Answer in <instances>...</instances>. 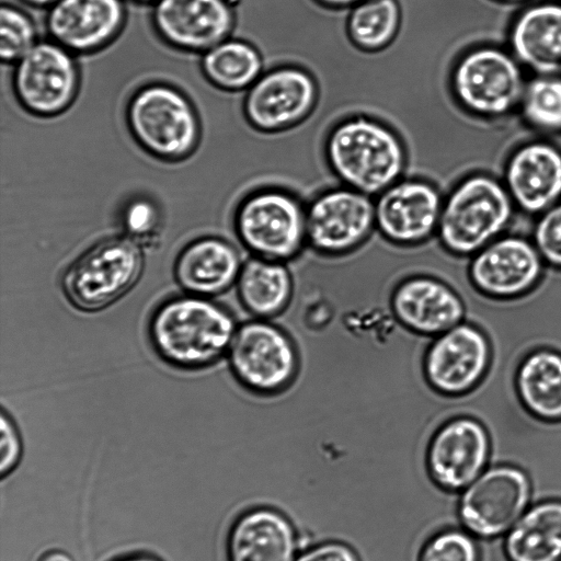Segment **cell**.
I'll list each match as a JSON object with an SVG mask.
<instances>
[{
    "label": "cell",
    "instance_id": "34",
    "mask_svg": "<svg viewBox=\"0 0 561 561\" xmlns=\"http://www.w3.org/2000/svg\"><path fill=\"white\" fill-rule=\"evenodd\" d=\"M0 421V472L1 476L4 477L9 474L20 461L22 440L13 420L4 410L1 411Z\"/></svg>",
    "mask_w": 561,
    "mask_h": 561
},
{
    "label": "cell",
    "instance_id": "19",
    "mask_svg": "<svg viewBox=\"0 0 561 561\" xmlns=\"http://www.w3.org/2000/svg\"><path fill=\"white\" fill-rule=\"evenodd\" d=\"M503 183L516 209L537 217L561 199V150L543 140L518 146L506 160Z\"/></svg>",
    "mask_w": 561,
    "mask_h": 561
},
{
    "label": "cell",
    "instance_id": "41",
    "mask_svg": "<svg viewBox=\"0 0 561 561\" xmlns=\"http://www.w3.org/2000/svg\"><path fill=\"white\" fill-rule=\"evenodd\" d=\"M137 3H154L157 0H130Z\"/></svg>",
    "mask_w": 561,
    "mask_h": 561
},
{
    "label": "cell",
    "instance_id": "30",
    "mask_svg": "<svg viewBox=\"0 0 561 561\" xmlns=\"http://www.w3.org/2000/svg\"><path fill=\"white\" fill-rule=\"evenodd\" d=\"M417 561H480L478 538L463 527L437 530L423 543Z\"/></svg>",
    "mask_w": 561,
    "mask_h": 561
},
{
    "label": "cell",
    "instance_id": "10",
    "mask_svg": "<svg viewBox=\"0 0 561 561\" xmlns=\"http://www.w3.org/2000/svg\"><path fill=\"white\" fill-rule=\"evenodd\" d=\"M320 98L316 77L298 65L266 69L244 92L243 115L254 130L277 134L293 129L316 111Z\"/></svg>",
    "mask_w": 561,
    "mask_h": 561
},
{
    "label": "cell",
    "instance_id": "18",
    "mask_svg": "<svg viewBox=\"0 0 561 561\" xmlns=\"http://www.w3.org/2000/svg\"><path fill=\"white\" fill-rule=\"evenodd\" d=\"M390 307L409 331L434 337L466 320V305L444 279L416 274L401 279L392 289Z\"/></svg>",
    "mask_w": 561,
    "mask_h": 561
},
{
    "label": "cell",
    "instance_id": "21",
    "mask_svg": "<svg viewBox=\"0 0 561 561\" xmlns=\"http://www.w3.org/2000/svg\"><path fill=\"white\" fill-rule=\"evenodd\" d=\"M299 550L300 538L294 523L270 506L244 511L227 535V561H296Z\"/></svg>",
    "mask_w": 561,
    "mask_h": 561
},
{
    "label": "cell",
    "instance_id": "39",
    "mask_svg": "<svg viewBox=\"0 0 561 561\" xmlns=\"http://www.w3.org/2000/svg\"><path fill=\"white\" fill-rule=\"evenodd\" d=\"M117 561H160V560H158L153 557H149V556L136 554V556H130V557L119 559Z\"/></svg>",
    "mask_w": 561,
    "mask_h": 561
},
{
    "label": "cell",
    "instance_id": "8",
    "mask_svg": "<svg viewBox=\"0 0 561 561\" xmlns=\"http://www.w3.org/2000/svg\"><path fill=\"white\" fill-rule=\"evenodd\" d=\"M127 123L138 144L162 159H181L199 137L196 112L173 87L154 83L138 90L127 106Z\"/></svg>",
    "mask_w": 561,
    "mask_h": 561
},
{
    "label": "cell",
    "instance_id": "23",
    "mask_svg": "<svg viewBox=\"0 0 561 561\" xmlns=\"http://www.w3.org/2000/svg\"><path fill=\"white\" fill-rule=\"evenodd\" d=\"M242 265L240 252L230 241L202 237L179 252L173 273L187 294L210 298L237 283Z\"/></svg>",
    "mask_w": 561,
    "mask_h": 561
},
{
    "label": "cell",
    "instance_id": "11",
    "mask_svg": "<svg viewBox=\"0 0 561 561\" xmlns=\"http://www.w3.org/2000/svg\"><path fill=\"white\" fill-rule=\"evenodd\" d=\"M531 504L527 473L511 465L489 466L461 491V526L478 538L504 536Z\"/></svg>",
    "mask_w": 561,
    "mask_h": 561
},
{
    "label": "cell",
    "instance_id": "40",
    "mask_svg": "<svg viewBox=\"0 0 561 561\" xmlns=\"http://www.w3.org/2000/svg\"><path fill=\"white\" fill-rule=\"evenodd\" d=\"M494 1H496V2H499V3H511V4H512V3H520V2H525V1H527V0H494Z\"/></svg>",
    "mask_w": 561,
    "mask_h": 561
},
{
    "label": "cell",
    "instance_id": "27",
    "mask_svg": "<svg viewBox=\"0 0 561 561\" xmlns=\"http://www.w3.org/2000/svg\"><path fill=\"white\" fill-rule=\"evenodd\" d=\"M202 69L217 88L245 92L266 70L260 49L245 38H228L204 53Z\"/></svg>",
    "mask_w": 561,
    "mask_h": 561
},
{
    "label": "cell",
    "instance_id": "20",
    "mask_svg": "<svg viewBox=\"0 0 561 561\" xmlns=\"http://www.w3.org/2000/svg\"><path fill=\"white\" fill-rule=\"evenodd\" d=\"M125 18L123 0H57L48 9L46 27L68 50L90 53L113 41Z\"/></svg>",
    "mask_w": 561,
    "mask_h": 561
},
{
    "label": "cell",
    "instance_id": "13",
    "mask_svg": "<svg viewBox=\"0 0 561 561\" xmlns=\"http://www.w3.org/2000/svg\"><path fill=\"white\" fill-rule=\"evenodd\" d=\"M13 89L20 104L38 116L64 112L79 89V70L70 50L41 42L15 62Z\"/></svg>",
    "mask_w": 561,
    "mask_h": 561
},
{
    "label": "cell",
    "instance_id": "29",
    "mask_svg": "<svg viewBox=\"0 0 561 561\" xmlns=\"http://www.w3.org/2000/svg\"><path fill=\"white\" fill-rule=\"evenodd\" d=\"M524 121L538 131L561 133V77L535 76L519 104Z\"/></svg>",
    "mask_w": 561,
    "mask_h": 561
},
{
    "label": "cell",
    "instance_id": "16",
    "mask_svg": "<svg viewBox=\"0 0 561 561\" xmlns=\"http://www.w3.org/2000/svg\"><path fill=\"white\" fill-rule=\"evenodd\" d=\"M546 263L530 238L505 233L470 256L472 285L494 298H514L533 289Z\"/></svg>",
    "mask_w": 561,
    "mask_h": 561
},
{
    "label": "cell",
    "instance_id": "37",
    "mask_svg": "<svg viewBox=\"0 0 561 561\" xmlns=\"http://www.w3.org/2000/svg\"><path fill=\"white\" fill-rule=\"evenodd\" d=\"M37 561H73V559L61 550H49L43 553Z\"/></svg>",
    "mask_w": 561,
    "mask_h": 561
},
{
    "label": "cell",
    "instance_id": "15",
    "mask_svg": "<svg viewBox=\"0 0 561 561\" xmlns=\"http://www.w3.org/2000/svg\"><path fill=\"white\" fill-rule=\"evenodd\" d=\"M490 456L491 440L484 425L472 416L459 415L433 434L426 466L437 485L461 492L490 466Z\"/></svg>",
    "mask_w": 561,
    "mask_h": 561
},
{
    "label": "cell",
    "instance_id": "2",
    "mask_svg": "<svg viewBox=\"0 0 561 561\" xmlns=\"http://www.w3.org/2000/svg\"><path fill=\"white\" fill-rule=\"evenodd\" d=\"M323 153L337 184L374 198L408 171L402 137L387 123L368 115H352L332 126Z\"/></svg>",
    "mask_w": 561,
    "mask_h": 561
},
{
    "label": "cell",
    "instance_id": "14",
    "mask_svg": "<svg viewBox=\"0 0 561 561\" xmlns=\"http://www.w3.org/2000/svg\"><path fill=\"white\" fill-rule=\"evenodd\" d=\"M491 357L486 334L465 320L431 340L423 358V371L436 392L461 396L480 383Z\"/></svg>",
    "mask_w": 561,
    "mask_h": 561
},
{
    "label": "cell",
    "instance_id": "6",
    "mask_svg": "<svg viewBox=\"0 0 561 561\" xmlns=\"http://www.w3.org/2000/svg\"><path fill=\"white\" fill-rule=\"evenodd\" d=\"M526 83L523 66L514 55L491 45L465 50L449 72L456 104L483 118L502 117L519 107Z\"/></svg>",
    "mask_w": 561,
    "mask_h": 561
},
{
    "label": "cell",
    "instance_id": "31",
    "mask_svg": "<svg viewBox=\"0 0 561 561\" xmlns=\"http://www.w3.org/2000/svg\"><path fill=\"white\" fill-rule=\"evenodd\" d=\"M0 57L3 62H16L36 45L32 19L21 9L3 3L0 9Z\"/></svg>",
    "mask_w": 561,
    "mask_h": 561
},
{
    "label": "cell",
    "instance_id": "12",
    "mask_svg": "<svg viewBox=\"0 0 561 561\" xmlns=\"http://www.w3.org/2000/svg\"><path fill=\"white\" fill-rule=\"evenodd\" d=\"M444 195L427 179L403 176L375 197L376 231L389 243L403 248L432 241Z\"/></svg>",
    "mask_w": 561,
    "mask_h": 561
},
{
    "label": "cell",
    "instance_id": "3",
    "mask_svg": "<svg viewBox=\"0 0 561 561\" xmlns=\"http://www.w3.org/2000/svg\"><path fill=\"white\" fill-rule=\"evenodd\" d=\"M515 208L503 182L468 174L444 195L436 239L450 254L470 257L510 231Z\"/></svg>",
    "mask_w": 561,
    "mask_h": 561
},
{
    "label": "cell",
    "instance_id": "38",
    "mask_svg": "<svg viewBox=\"0 0 561 561\" xmlns=\"http://www.w3.org/2000/svg\"><path fill=\"white\" fill-rule=\"evenodd\" d=\"M22 2L36 8L50 7L57 0H21Z\"/></svg>",
    "mask_w": 561,
    "mask_h": 561
},
{
    "label": "cell",
    "instance_id": "33",
    "mask_svg": "<svg viewBox=\"0 0 561 561\" xmlns=\"http://www.w3.org/2000/svg\"><path fill=\"white\" fill-rule=\"evenodd\" d=\"M158 210L147 199H136L125 209L123 222L129 237L139 241L148 239L158 229Z\"/></svg>",
    "mask_w": 561,
    "mask_h": 561
},
{
    "label": "cell",
    "instance_id": "26",
    "mask_svg": "<svg viewBox=\"0 0 561 561\" xmlns=\"http://www.w3.org/2000/svg\"><path fill=\"white\" fill-rule=\"evenodd\" d=\"M516 389L531 414L561 420V353L542 347L527 354L516 373Z\"/></svg>",
    "mask_w": 561,
    "mask_h": 561
},
{
    "label": "cell",
    "instance_id": "1",
    "mask_svg": "<svg viewBox=\"0 0 561 561\" xmlns=\"http://www.w3.org/2000/svg\"><path fill=\"white\" fill-rule=\"evenodd\" d=\"M237 329L232 313L225 306L186 294L171 297L153 310L148 337L163 362L195 370L211 366L227 354Z\"/></svg>",
    "mask_w": 561,
    "mask_h": 561
},
{
    "label": "cell",
    "instance_id": "7",
    "mask_svg": "<svg viewBox=\"0 0 561 561\" xmlns=\"http://www.w3.org/2000/svg\"><path fill=\"white\" fill-rule=\"evenodd\" d=\"M227 354L237 382L256 396L284 391L300 368L294 339L272 320L255 319L239 325Z\"/></svg>",
    "mask_w": 561,
    "mask_h": 561
},
{
    "label": "cell",
    "instance_id": "4",
    "mask_svg": "<svg viewBox=\"0 0 561 561\" xmlns=\"http://www.w3.org/2000/svg\"><path fill=\"white\" fill-rule=\"evenodd\" d=\"M234 231L254 256L288 263L308 247L306 202L279 186H262L237 206Z\"/></svg>",
    "mask_w": 561,
    "mask_h": 561
},
{
    "label": "cell",
    "instance_id": "35",
    "mask_svg": "<svg viewBox=\"0 0 561 561\" xmlns=\"http://www.w3.org/2000/svg\"><path fill=\"white\" fill-rule=\"evenodd\" d=\"M296 561H362V559L347 543L327 540L302 549Z\"/></svg>",
    "mask_w": 561,
    "mask_h": 561
},
{
    "label": "cell",
    "instance_id": "25",
    "mask_svg": "<svg viewBox=\"0 0 561 561\" xmlns=\"http://www.w3.org/2000/svg\"><path fill=\"white\" fill-rule=\"evenodd\" d=\"M510 561H561V500L530 504L504 535Z\"/></svg>",
    "mask_w": 561,
    "mask_h": 561
},
{
    "label": "cell",
    "instance_id": "36",
    "mask_svg": "<svg viewBox=\"0 0 561 561\" xmlns=\"http://www.w3.org/2000/svg\"><path fill=\"white\" fill-rule=\"evenodd\" d=\"M324 7L332 9H351L366 0H317Z\"/></svg>",
    "mask_w": 561,
    "mask_h": 561
},
{
    "label": "cell",
    "instance_id": "9",
    "mask_svg": "<svg viewBox=\"0 0 561 561\" xmlns=\"http://www.w3.org/2000/svg\"><path fill=\"white\" fill-rule=\"evenodd\" d=\"M306 216L308 248L325 256L355 252L376 231L375 198L341 184L309 199Z\"/></svg>",
    "mask_w": 561,
    "mask_h": 561
},
{
    "label": "cell",
    "instance_id": "32",
    "mask_svg": "<svg viewBox=\"0 0 561 561\" xmlns=\"http://www.w3.org/2000/svg\"><path fill=\"white\" fill-rule=\"evenodd\" d=\"M530 239L546 265L561 268V199L535 218Z\"/></svg>",
    "mask_w": 561,
    "mask_h": 561
},
{
    "label": "cell",
    "instance_id": "28",
    "mask_svg": "<svg viewBox=\"0 0 561 561\" xmlns=\"http://www.w3.org/2000/svg\"><path fill=\"white\" fill-rule=\"evenodd\" d=\"M401 22L402 12L398 0H366L350 9L346 33L358 49L377 53L394 42Z\"/></svg>",
    "mask_w": 561,
    "mask_h": 561
},
{
    "label": "cell",
    "instance_id": "17",
    "mask_svg": "<svg viewBox=\"0 0 561 561\" xmlns=\"http://www.w3.org/2000/svg\"><path fill=\"white\" fill-rule=\"evenodd\" d=\"M152 24L169 45L205 53L229 38L237 11L232 0H157Z\"/></svg>",
    "mask_w": 561,
    "mask_h": 561
},
{
    "label": "cell",
    "instance_id": "24",
    "mask_svg": "<svg viewBox=\"0 0 561 561\" xmlns=\"http://www.w3.org/2000/svg\"><path fill=\"white\" fill-rule=\"evenodd\" d=\"M244 309L256 319L273 320L290 305L295 291L287 263L253 256L242 265L236 283Z\"/></svg>",
    "mask_w": 561,
    "mask_h": 561
},
{
    "label": "cell",
    "instance_id": "5",
    "mask_svg": "<svg viewBox=\"0 0 561 561\" xmlns=\"http://www.w3.org/2000/svg\"><path fill=\"white\" fill-rule=\"evenodd\" d=\"M144 252L129 236L94 243L64 272L61 289L68 301L84 312H96L124 297L139 282Z\"/></svg>",
    "mask_w": 561,
    "mask_h": 561
},
{
    "label": "cell",
    "instance_id": "22",
    "mask_svg": "<svg viewBox=\"0 0 561 561\" xmlns=\"http://www.w3.org/2000/svg\"><path fill=\"white\" fill-rule=\"evenodd\" d=\"M511 53L535 76L561 77V1L523 8L508 31Z\"/></svg>",
    "mask_w": 561,
    "mask_h": 561
}]
</instances>
